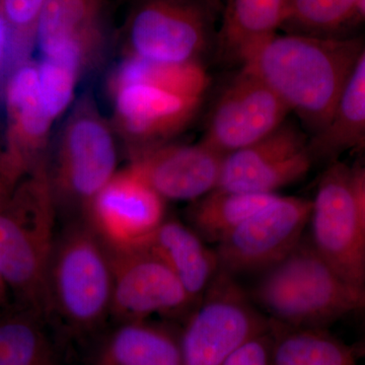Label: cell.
I'll use <instances>...</instances> for the list:
<instances>
[{"label":"cell","instance_id":"cell-1","mask_svg":"<svg viewBox=\"0 0 365 365\" xmlns=\"http://www.w3.org/2000/svg\"><path fill=\"white\" fill-rule=\"evenodd\" d=\"M364 49L360 38L276 34L242 66L255 72L289 111L297 113L314 136L330 123Z\"/></svg>","mask_w":365,"mask_h":365},{"label":"cell","instance_id":"cell-2","mask_svg":"<svg viewBox=\"0 0 365 365\" xmlns=\"http://www.w3.org/2000/svg\"><path fill=\"white\" fill-rule=\"evenodd\" d=\"M112 270L104 242L86 220L56 237L46 279L45 321L62 347L96 341L111 319Z\"/></svg>","mask_w":365,"mask_h":365},{"label":"cell","instance_id":"cell-3","mask_svg":"<svg viewBox=\"0 0 365 365\" xmlns=\"http://www.w3.org/2000/svg\"><path fill=\"white\" fill-rule=\"evenodd\" d=\"M206 88L200 64L162 63L130 56L111 79L115 118L133 155L162 143L193 118Z\"/></svg>","mask_w":365,"mask_h":365},{"label":"cell","instance_id":"cell-4","mask_svg":"<svg viewBox=\"0 0 365 365\" xmlns=\"http://www.w3.org/2000/svg\"><path fill=\"white\" fill-rule=\"evenodd\" d=\"M49 170L0 195V273L20 306L45 319L46 279L56 241Z\"/></svg>","mask_w":365,"mask_h":365},{"label":"cell","instance_id":"cell-5","mask_svg":"<svg viewBox=\"0 0 365 365\" xmlns=\"http://www.w3.org/2000/svg\"><path fill=\"white\" fill-rule=\"evenodd\" d=\"M253 297L274 323L294 328L327 329L365 313V288L343 279L309 240L261 273Z\"/></svg>","mask_w":365,"mask_h":365},{"label":"cell","instance_id":"cell-6","mask_svg":"<svg viewBox=\"0 0 365 365\" xmlns=\"http://www.w3.org/2000/svg\"><path fill=\"white\" fill-rule=\"evenodd\" d=\"M312 246L343 279L365 288V208L361 170L329 163L309 216Z\"/></svg>","mask_w":365,"mask_h":365},{"label":"cell","instance_id":"cell-7","mask_svg":"<svg viewBox=\"0 0 365 365\" xmlns=\"http://www.w3.org/2000/svg\"><path fill=\"white\" fill-rule=\"evenodd\" d=\"M271 328L272 321L255 307L235 276L220 268L180 333L182 365H220L242 343Z\"/></svg>","mask_w":365,"mask_h":365},{"label":"cell","instance_id":"cell-8","mask_svg":"<svg viewBox=\"0 0 365 365\" xmlns=\"http://www.w3.org/2000/svg\"><path fill=\"white\" fill-rule=\"evenodd\" d=\"M113 132L88 98L79 103L62 132L50 176L55 205L86 220L91 201L116 174Z\"/></svg>","mask_w":365,"mask_h":365},{"label":"cell","instance_id":"cell-9","mask_svg":"<svg viewBox=\"0 0 365 365\" xmlns=\"http://www.w3.org/2000/svg\"><path fill=\"white\" fill-rule=\"evenodd\" d=\"M115 323L180 318L195 304L167 264L146 247L110 248Z\"/></svg>","mask_w":365,"mask_h":365},{"label":"cell","instance_id":"cell-10","mask_svg":"<svg viewBox=\"0 0 365 365\" xmlns=\"http://www.w3.org/2000/svg\"><path fill=\"white\" fill-rule=\"evenodd\" d=\"M312 200L274 197L216 245L220 268L237 274L264 272L302 242Z\"/></svg>","mask_w":365,"mask_h":365},{"label":"cell","instance_id":"cell-11","mask_svg":"<svg viewBox=\"0 0 365 365\" xmlns=\"http://www.w3.org/2000/svg\"><path fill=\"white\" fill-rule=\"evenodd\" d=\"M289 112L255 72L242 66L218 98L202 143L225 157L272 133Z\"/></svg>","mask_w":365,"mask_h":365},{"label":"cell","instance_id":"cell-12","mask_svg":"<svg viewBox=\"0 0 365 365\" xmlns=\"http://www.w3.org/2000/svg\"><path fill=\"white\" fill-rule=\"evenodd\" d=\"M314 160L306 137L292 124L222 158L216 188L252 194H277L299 181Z\"/></svg>","mask_w":365,"mask_h":365},{"label":"cell","instance_id":"cell-13","mask_svg":"<svg viewBox=\"0 0 365 365\" xmlns=\"http://www.w3.org/2000/svg\"><path fill=\"white\" fill-rule=\"evenodd\" d=\"M165 201L129 167L98 192L86 220L110 248L143 247L165 220Z\"/></svg>","mask_w":365,"mask_h":365},{"label":"cell","instance_id":"cell-14","mask_svg":"<svg viewBox=\"0 0 365 365\" xmlns=\"http://www.w3.org/2000/svg\"><path fill=\"white\" fill-rule=\"evenodd\" d=\"M7 146L0 165V184L14 187L21 180L46 169L45 150L53 123L39 91L38 66L23 61L6 86Z\"/></svg>","mask_w":365,"mask_h":365},{"label":"cell","instance_id":"cell-15","mask_svg":"<svg viewBox=\"0 0 365 365\" xmlns=\"http://www.w3.org/2000/svg\"><path fill=\"white\" fill-rule=\"evenodd\" d=\"M210 21L195 0H150L132 21L130 56L162 63L196 62L206 47Z\"/></svg>","mask_w":365,"mask_h":365},{"label":"cell","instance_id":"cell-16","mask_svg":"<svg viewBox=\"0 0 365 365\" xmlns=\"http://www.w3.org/2000/svg\"><path fill=\"white\" fill-rule=\"evenodd\" d=\"M222 158L203 143H160L135 153L130 167L165 200L196 201L217 187Z\"/></svg>","mask_w":365,"mask_h":365},{"label":"cell","instance_id":"cell-17","mask_svg":"<svg viewBox=\"0 0 365 365\" xmlns=\"http://www.w3.org/2000/svg\"><path fill=\"white\" fill-rule=\"evenodd\" d=\"M180 333L153 319L118 323L93 341L91 365H182Z\"/></svg>","mask_w":365,"mask_h":365},{"label":"cell","instance_id":"cell-18","mask_svg":"<svg viewBox=\"0 0 365 365\" xmlns=\"http://www.w3.org/2000/svg\"><path fill=\"white\" fill-rule=\"evenodd\" d=\"M143 247L150 249L172 270L196 304L220 272L215 250H211L193 228L165 220Z\"/></svg>","mask_w":365,"mask_h":365},{"label":"cell","instance_id":"cell-19","mask_svg":"<svg viewBox=\"0 0 365 365\" xmlns=\"http://www.w3.org/2000/svg\"><path fill=\"white\" fill-rule=\"evenodd\" d=\"M285 0H227L220 48L242 66L276 35L284 16Z\"/></svg>","mask_w":365,"mask_h":365},{"label":"cell","instance_id":"cell-20","mask_svg":"<svg viewBox=\"0 0 365 365\" xmlns=\"http://www.w3.org/2000/svg\"><path fill=\"white\" fill-rule=\"evenodd\" d=\"M365 138V49L346 81L330 123L309 143L312 158L329 163Z\"/></svg>","mask_w":365,"mask_h":365},{"label":"cell","instance_id":"cell-21","mask_svg":"<svg viewBox=\"0 0 365 365\" xmlns=\"http://www.w3.org/2000/svg\"><path fill=\"white\" fill-rule=\"evenodd\" d=\"M44 319L21 307L0 314V365H67Z\"/></svg>","mask_w":365,"mask_h":365},{"label":"cell","instance_id":"cell-22","mask_svg":"<svg viewBox=\"0 0 365 365\" xmlns=\"http://www.w3.org/2000/svg\"><path fill=\"white\" fill-rule=\"evenodd\" d=\"M270 365H357L352 345L324 328H294L272 322Z\"/></svg>","mask_w":365,"mask_h":365},{"label":"cell","instance_id":"cell-23","mask_svg":"<svg viewBox=\"0 0 365 365\" xmlns=\"http://www.w3.org/2000/svg\"><path fill=\"white\" fill-rule=\"evenodd\" d=\"M278 194H252L215 188L189 211L192 228L204 241L218 242Z\"/></svg>","mask_w":365,"mask_h":365},{"label":"cell","instance_id":"cell-24","mask_svg":"<svg viewBox=\"0 0 365 365\" xmlns=\"http://www.w3.org/2000/svg\"><path fill=\"white\" fill-rule=\"evenodd\" d=\"M35 36L42 55L71 42L95 46L97 0H46Z\"/></svg>","mask_w":365,"mask_h":365},{"label":"cell","instance_id":"cell-25","mask_svg":"<svg viewBox=\"0 0 365 365\" xmlns=\"http://www.w3.org/2000/svg\"><path fill=\"white\" fill-rule=\"evenodd\" d=\"M93 48L83 42L67 43L43 55L37 64L41 100L53 121L71 105L79 74Z\"/></svg>","mask_w":365,"mask_h":365},{"label":"cell","instance_id":"cell-26","mask_svg":"<svg viewBox=\"0 0 365 365\" xmlns=\"http://www.w3.org/2000/svg\"><path fill=\"white\" fill-rule=\"evenodd\" d=\"M360 0H285L281 28L292 34L335 37L360 14Z\"/></svg>","mask_w":365,"mask_h":365},{"label":"cell","instance_id":"cell-27","mask_svg":"<svg viewBox=\"0 0 365 365\" xmlns=\"http://www.w3.org/2000/svg\"><path fill=\"white\" fill-rule=\"evenodd\" d=\"M46 0H0V14L9 28L11 39L26 42L36 35V26Z\"/></svg>","mask_w":365,"mask_h":365},{"label":"cell","instance_id":"cell-28","mask_svg":"<svg viewBox=\"0 0 365 365\" xmlns=\"http://www.w3.org/2000/svg\"><path fill=\"white\" fill-rule=\"evenodd\" d=\"M273 331L260 334L242 343L220 365H270Z\"/></svg>","mask_w":365,"mask_h":365},{"label":"cell","instance_id":"cell-29","mask_svg":"<svg viewBox=\"0 0 365 365\" xmlns=\"http://www.w3.org/2000/svg\"><path fill=\"white\" fill-rule=\"evenodd\" d=\"M9 46H11V35L6 21L0 14V81L6 73L7 61H9Z\"/></svg>","mask_w":365,"mask_h":365},{"label":"cell","instance_id":"cell-30","mask_svg":"<svg viewBox=\"0 0 365 365\" xmlns=\"http://www.w3.org/2000/svg\"><path fill=\"white\" fill-rule=\"evenodd\" d=\"M9 290L6 281H4L1 273H0V314L4 312L2 311V309L6 306L7 292H9Z\"/></svg>","mask_w":365,"mask_h":365},{"label":"cell","instance_id":"cell-31","mask_svg":"<svg viewBox=\"0 0 365 365\" xmlns=\"http://www.w3.org/2000/svg\"><path fill=\"white\" fill-rule=\"evenodd\" d=\"M353 349H354L355 354H356L357 359H365V335L356 343H354Z\"/></svg>","mask_w":365,"mask_h":365},{"label":"cell","instance_id":"cell-32","mask_svg":"<svg viewBox=\"0 0 365 365\" xmlns=\"http://www.w3.org/2000/svg\"><path fill=\"white\" fill-rule=\"evenodd\" d=\"M361 197L365 208V170H361Z\"/></svg>","mask_w":365,"mask_h":365},{"label":"cell","instance_id":"cell-33","mask_svg":"<svg viewBox=\"0 0 365 365\" xmlns=\"http://www.w3.org/2000/svg\"><path fill=\"white\" fill-rule=\"evenodd\" d=\"M359 11L360 14L362 16H365V0H360Z\"/></svg>","mask_w":365,"mask_h":365},{"label":"cell","instance_id":"cell-34","mask_svg":"<svg viewBox=\"0 0 365 365\" xmlns=\"http://www.w3.org/2000/svg\"><path fill=\"white\" fill-rule=\"evenodd\" d=\"M359 151H365V138L361 141V143L357 146V148L354 150V153H359Z\"/></svg>","mask_w":365,"mask_h":365},{"label":"cell","instance_id":"cell-35","mask_svg":"<svg viewBox=\"0 0 365 365\" xmlns=\"http://www.w3.org/2000/svg\"><path fill=\"white\" fill-rule=\"evenodd\" d=\"M2 155H4V151L0 150V165H1Z\"/></svg>","mask_w":365,"mask_h":365}]
</instances>
